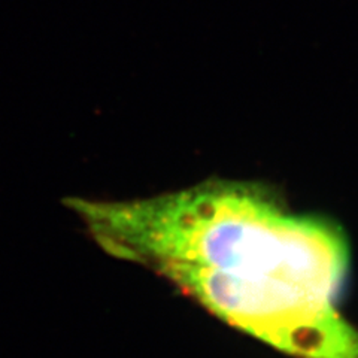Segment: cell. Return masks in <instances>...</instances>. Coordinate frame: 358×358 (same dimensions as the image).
<instances>
[{
  "mask_svg": "<svg viewBox=\"0 0 358 358\" xmlns=\"http://www.w3.org/2000/svg\"><path fill=\"white\" fill-rule=\"evenodd\" d=\"M66 205L106 252L152 267L238 330L297 358H358V331L336 308L350 250L333 222L227 181Z\"/></svg>",
  "mask_w": 358,
  "mask_h": 358,
  "instance_id": "6da1fadb",
  "label": "cell"
}]
</instances>
